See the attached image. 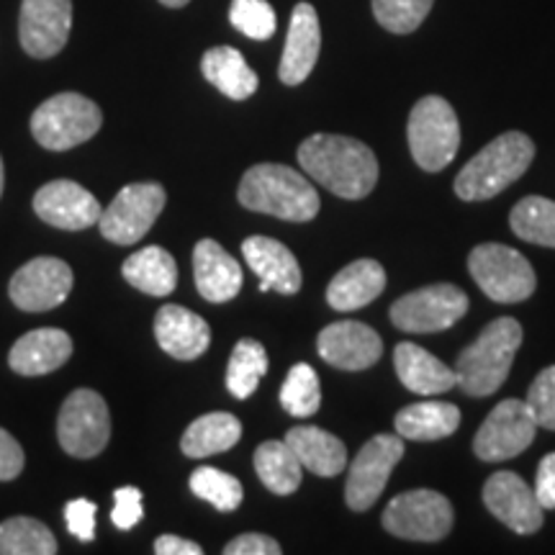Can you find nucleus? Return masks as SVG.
<instances>
[{"instance_id":"28","label":"nucleus","mask_w":555,"mask_h":555,"mask_svg":"<svg viewBox=\"0 0 555 555\" xmlns=\"http://www.w3.org/2000/svg\"><path fill=\"white\" fill-rule=\"evenodd\" d=\"M397 433L412 442L446 440L461 427V409L448 401H422L404 406L393 420Z\"/></svg>"},{"instance_id":"32","label":"nucleus","mask_w":555,"mask_h":555,"mask_svg":"<svg viewBox=\"0 0 555 555\" xmlns=\"http://www.w3.org/2000/svg\"><path fill=\"white\" fill-rule=\"evenodd\" d=\"M268 373V352L258 339H240L234 345L227 365V388L234 399L245 401L258 391L262 376Z\"/></svg>"},{"instance_id":"33","label":"nucleus","mask_w":555,"mask_h":555,"mask_svg":"<svg viewBox=\"0 0 555 555\" xmlns=\"http://www.w3.org/2000/svg\"><path fill=\"white\" fill-rule=\"evenodd\" d=\"M509 227L519 240L540 247H555V201L527 196L512 208Z\"/></svg>"},{"instance_id":"5","label":"nucleus","mask_w":555,"mask_h":555,"mask_svg":"<svg viewBox=\"0 0 555 555\" xmlns=\"http://www.w3.org/2000/svg\"><path fill=\"white\" fill-rule=\"evenodd\" d=\"M103 127L99 103L80 93H57L31 114V134L44 150L67 152L93 139Z\"/></svg>"},{"instance_id":"16","label":"nucleus","mask_w":555,"mask_h":555,"mask_svg":"<svg viewBox=\"0 0 555 555\" xmlns=\"http://www.w3.org/2000/svg\"><path fill=\"white\" fill-rule=\"evenodd\" d=\"M483 504L517 535H532L543 527V506L535 491L515 470H496L483 486Z\"/></svg>"},{"instance_id":"36","label":"nucleus","mask_w":555,"mask_h":555,"mask_svg":"<svg viewBox=\"0 0 555 555\" xmlns=\"http://www.w3.org/2000/svg\"><path fill=\"white\" fill-rule=\"evenodd\" d=\"M191 491L198 499H204V502L217 506L219 512H234L242 504V499H245L240 478L211 466H201L193 470Z\"/></svg>"},{"instance_id":"23","label":"nucleus","mask_w":555,"mask_h":555,"mask_svg":"<svg viewBox=\"0 0 555 555\" xmlns=\"http://www.w3.org/2000/svg\"><path fill=\"white\" fill-rule=\"evenodd\" d=\"M193 278L198 294L211 304L232 301L242 288L240 262L214 240H201L193 249Z\"/></svg>"},{"instance_id":"26","label":"nucleus","mask_w":555,"mask_h":555,"mask_svg":"<svg viewBox=\"0 0 555 555\" xmlns=\"http://www.w3.org/2000/svg\"><path fill=\"white\" fill-rule=\"evenodd\" d=\"M286 442L294 450L304 468L311 474L332 478L339 476L347 468V448L337 435L314 425H301L288 429Z\"/></svg>"},{"instance_id":"37","label":"nucleus","mask_w":555,"mask_h":555,"mask_svg":"<svg viewBox=\"0 0 555 555\" xmlns=\"http://www.w3.org/2000/svg\"><path fill=\"white\" fill-rule=\"evenodd\" d=\"M435 0H373L376 21L391 34H412L422 26Z\"/></svg>"},{"instance_id":"17","label":"nucleus","mask_w":555,"mask_h":555,"mask_svg":"<svg viewBox=\"0 0 555 555\" xmlns=\"http://www.w3.org/2000/svg\"><path fill=\"white\" fill-rule=\"evenodd\" d=\"M34 211L44 224L65 232H80L99 224L103 214L99 198L75 180H52L41 185L34 196Z\"/></svg>"},{"instance_id":"47","label":"nucleus","mask_w":555,"mask_h":555,"mask_svg":"<svg viewBox=\"0 0 555 555\" xmlns=\"http://www.w3.org/2000/svg\"><path fill=\"white\" fill-rule=\"evenodd\" d=\"M3 183H5V176H3V157H0V196H3Z\"/></svg>"},{"instance_id":"35","label":"nucleus","mask_w":555,"mask_h":555,"mask_svg":"<svg viewBox=\"0 0 555 555\" xmlns=\"http://www.w3.org/2000/svg\"><path fill=\"white\" fill-rule=\"evenodd\" d=\"M281 404L296 420H309L322 406V386L309 363H296L281 388Z\"/></svg>"},{"instance_id":"14","label":"nucleus","mask_w":555,"mask_h":555,"mask_svg":"<svg viewBox=\"0 0 555 555\" xmlns=\"http://www.w3.org/2000/svg\"><path fill=\"white\" fill-rule=\"evenodd\" d=\"M73 268L65 260L34 258L11 278L9 294L21 311L39 314V311L57 309L60 304H65L69 291H73Z\"/></svg>"},{"instance_id":"39","label":"nucleus","mask_w":555,"mask_h":555,"mask_svg":"<svg viewBox=\"0 0 555 555\" xmlns=\"http://www.w3.org/2000/svg\"><path fill=\"white\" fill-rule=\"evenodd\" d=\"M525 404L532 412V416H535L538 427L555 429V365L545 367V371L532 380Z\"/></svg>"},{"instance_id":"4","label":"nucleus","mask_w":555,"mask_h":555,"mask_svg":"<svg viewBox=\"0 0 555 555\" xmlns=\"http://www.w3.org/2000/svg\"><path fill=\"white\" fill-rule=\"evenodd\" d=\"M535 159V142L522 131H506L466 163L457 172L455 193L463 201L494 198L525 176Z\"/></svg>"},{"instance_id":"6","label":"nucleus","mask_w":555,"mask_h":555,"mask_svg":"<svg viewBox=\"0 0 555 555\" xmlns=\"http://www.w3.org/2000/svg\"><path fill=\"white\" fill-rule=\"evenodd\" d=\"M406 137L414 163L427 172H440L461 147V124L446 99L425 95L409 114Z\"/></svg>"},{"instance_id":"34","label":"nucleus","mask_w":555,"mask_h":555,"mask_svg":"<svg viewBox=\"0 0 555 555\" xmlns=\"http://www.w3.org/2000/svg\"><path fill=\"white\" fill-rule=\"evenodd\" d=\"M57 540L50 527L34 517H11L0 522V555H54Z\"/></svg>"},{"instance_id":"15","label":"nucleus","mask_w":555,"mask_h":555,"mask_svg":"<svg viewBox=\"0 0 555 555\" xmlns=\"http://www.w3.org/2000/svg\"><path fill=\"white\" fill-rule=\"evenodd\" d=\"M73 29V0H24L18 39L29 57L50 60L65 50Z\"/></svg>"},{"instance_id":"27","label":"nucleus","mask_w":555,"mask_h":555,"mask_svg":"<svg viewBox=\"0 0 555 555\" xmlns=\"http://www.w3.org/2000/svg\"><path fill=\"white\" fill-rule=\"evenodd\" d=\"M201 69H204V78L232 101H247L260 86L258 73L247 65V60L234 47L208 50L201 60Z\"/></svg>"},{"instance_id":"2","label":"nucleus","mask_w":555,"mask_h":555,"mask_svg":"<svg viewBox=\"0 0 555 555\" xmlns=\"http://www.w3.org/2000/svg\"><path fill=\"white\" fill-rule=\"evenodd\" d=\"M240 204L249 211L286 221H311L319 214V193L307 176L286 165L262 163L242 176Z\"/></svg>"},{"instance_id":"7","label":"nucleus","mask_w":555,"mask_h":555,"mask_svg":"<svg viewBox=\"0 0 555 555\" xmlns=\"http://www.w3.org/2000/svg\"><path fill=\"white\" fill-rule=\"evenodd\" d=\"M468 270L491 301L496 304H519L530 298L538 288L535 270L530 260L517 249L486 242L468 255Z\"/></svg>"},{"instance_id":"29","label":"nucleus","mask_w":555,"mask_h":555,"mask_svg":"<svg viewBox=\"0 0 555 555\" xmlns=\"http://www.w3.org/2000/svg\"><path fill=\"white\" fill-rule=\"evenodd\" d=\"M121 273L137 291L147 296H170L178 286V262L168 249L150 245L124 262Z\"/></svg>"},{"instance_id":"8","label":"nucleus","mask_w":555,"mask_h":555,"mask_svg":"<svg viewBox=\"0 0 555 555\" xmlns=\"http://www.w3.org/2000/svg\"><path fill=\"white\" fill-rule=\"evenodd\" d=\"M57 440L73 457L101 455L111 440V414L106 401L93 388H78L65 399L57 420Z\"/></svg>"},{"instance_id":"31","label":"nucleus","mask_w":555,"mask_h":555,"mask_svg":"<svg viewBox=\"0 0 555 555\" xmlns=\"http://www.w3.org/2000/svg\"><path fill=\"white\" fill-rule=\"evenodd\" d=\"M255 470L268 491L288 496L301 486L304 466L286 440H268L255 450Z\"/></svg>"},{"instance_id":"11","label":"nucleus","mask_w":555,"mask_h":555,"mask_svg":"<svg viewBox=\"0 0 555 555\" xmlns=\"http://www.w3.org/2000/svg\"><path fill=\"white\" fill-rule=\"evenodd\" d=\"M404 457V437L376 435L360 448L356 461L350 463L345 486V502L352 512H365L384 494L388 476Z\"/></svg>"},{"instance_id":"42","label":"nucleus","mask_w":555,"mask_h":555,"mask_svg":"<svg viewBox=\"0 0 555 555\" xmlns=\"http://www.w3.org/2000/svg\"><path fill=\"white\" fill-rule=\"evenodd\" d=\"M24 450L11 433L0 427V481H13L24 470Z\"/></svg>"},{"instance_id":"18","label":"nucleus","mask_w":555,"mask_h":555,"mask_svg":"<svg viewBox=\"0 0 555 555\" xmlns=\"http://www.w3.org/2000/svg\"><path fill=\"white\" fill-rule=\"evenodd\" d=\"M317 350L339 371H365L384 356V339L363 322H335L319 332Z\"/></svg>"},{"instance_id":"45","label":"nucleus","mask_w":555,"mask_h":555,"mask_svg":"<svg viewBox=\"0 0 555 555\" xmlns=\"http://www.w3.org/2000/svg\"><path fill=\"white\" fill-rule=\"evenodd\" d=\"M155 553L157 555H201L204 553V547L193 543V540H185L178 535H163L155 540Z\"/></svg>"},{"instance_id":"44","label":"nucleus","mask_w":555,"mask_h":555,"mask_svg":"<svg viewBox=\"0 0 555 555\" xmlns=\"http://www.w3.org/2000/svg\"><path fill=\"white\" fill-rule=\"evenodd\" d=\"M535 496L543 509H555V453L540 461L535 478Z\"/></svg>"},{"instance_id":"13","label":"nucleus","mask_w":555,"mask_h":555,"mask_svg":"<svg viewBox=\"0 0 555 555\" xmlns=\"http://www.w3.org/2000/svg\"><path fill=\"white\" fill-rule=\"evenodd\" d=\"M538 422L522 399H504L486 416L474 437V453L483 463L509 461L535 442Z\"/></svg>"},{"instance_id":"3","label":"nucleus","mask_w":555,"mask_h":555,"mask_svg":"<svg viewBox=\"0 0 555 555\" xmlns=\"http://www.w3.org/2000/svg\"><path fill=\"white\" fill-rule=\"evenodd\" d=\"M522 345V327L517 319L499 317L486 324L481 335L457 356L455 378L468 397H491L504 386L509 367Z\"/></svg>"},{"instance_id":"41","label":"nucleus","mask_w":555,"mask_h":555,"mask_svg":"<svg viewBox=\"0 0 555 555\" xmlns=\"http://www.w3.org/2000/svg\"><path fill=\"white\" fill-rule=\"evenodd\" d=\"M65 522L69 535L90 543L95 538V504L90 499H73L65 506Z\"/></svg>"},{"instance_id":"20","label":"nucleus","mask_w":555,"mask_h":555,"mask_svg":"<svg viewBox=\"0 0 555 555\" xmlns=\"http://www.w3.org/2000/svg\"><path fill=\"white\" fill-rule=\"evenodd\" d=\"M319 50H322V29L319 16L311 3H298L291 13L286 47H283L278 78L286 86H301L317 67Z\"/></svg>"},{"instance_id":"10","label":"nucleus","mask_w":555,"mask_h":555,"mask_svg":"<svg viewBox=\"0 0 555 555\" xmlns=\"http://www.w3.org/2000/svg\"><path fill=\"white\" fill-rule=\"evenodd\" d=\"M384 527L393 538L435 543L453 527V504L440 491L414 489L393 496L384 509Z\"/></svg>"},{"instance_id":"22","label":"nucleus","mask_w":555,"mask_h":555,"mask_svg":"<svg viewBox=\"0 0 555 555\" xmlns=\"http://www.w3.org/2000/svg\"><path fill=\"white\" fill-rule=\"evenodd\" d=\"M69 356H73V339L67 332L41 327L16 339V345L11 347L9 365L18 376L37 378L57 371L67 363Z\"/></svg>"},{"instance_id":"40","label":"nucleus","mask_w":555,"mask_h":555,"mask_svg":"<svg viewBox=\"0 0 555 555\" xmlns=\"http://www.w3.org/2000/svg\"><path fill=\"white\" fill-rule=\"evenodd\" d=\"M114 502L116 504L111 509V522L119 527V530H131L144 517L142 491L137 486H121V489H116Z\"/></svg>"},{"instance_id":"19","label":"nucleus","mask_w":555,"mask_h":555,"mask_svg":"<svg viewBox=\"0 0 555 555\" xmlns=\"http://www.w3.org/2000/svg\"><path fill=\"white\" fill-rule=\"evenodd\" d=\"M242 255H245L249 270L260 278V294L278 291L283 296H294L301 291V266L283 242L255 234L242 242Z\"/></svg>"},{"instance_id":"43","label":"nucleus","mask_w":555,"mask_h":555,"mask_svg":"<svg viewBox=\"0 0 555 555\" xmlns=\"http://www.w3.org/2000/svg\"><path fill=\"white\" fill-rule=\"evenodd\" d=\"M224 555H281V545L273 538L260 535V532H247V535L229 540Z\"/></svg>"},{"instance_id":"9","label":"nucleus","mask_w":555,"mask_h":555,"mask_svg":"<svg viewBox=\"0 0 555 555\" xmlns=\"http://www.w3.org/2000/svg\"><path fill=\"white\" fill-rule=\"evenodd\" d=\"M468 296L453 283H435L412 294L401 296L388 317L393 327L409 335H433L453 327L457 319L466 317Z\"/></svg>"},{"instance_id":"1","label":"nucleus","mask_w":555,"mask_h":555,"mask_svg":"<svg viewBox=\"0 0 555 555\" xmlns=\"http://www.w3.org/2000/svg\"><path fill=\"white\" fill-rule=\"evenodd\" d=\"M298 165L311 180L339 198L360 201L378 183V159L360 139L311 134L298 147Z\"/></svg>"},{"instance_id":"46","label":"nucleus","mask_w":555,"mask_h":555,"mask_svg":"<svg viewBox=\"0 0 555 555\" xmlns=\"http://www.w3.org/2000/svg\"><path fill=\"white\" fill-rule=\"evenodd\" d=\"M163 5H168V9H183V5H189L191 0H159Z\"/></svg>"},{"instance_id":"30","label":"nucleus","mask_w":555,"mask_h":555,"mask_svg":"<svg viewBox=\"0 0 555 555\" xmlns=\"http://www.w3.org/2000/svg\"><path fill=\"white\" fill-rule=\"evenodd\" d=\"M242 437V422L229 412H211L191 422L183 433L180 450L189 457H208L232 450Z\"/></svg>"},{"instance_id":"21","label":"nucleus","mask_w":555,"mask_h":555,"mask_svg":"<svg viewBox=\"0 0 555 555\" xmlns=\"http://www.w3.org/2000/svg\"><path fill=\"white\" fill-rule=\"evenodd\" d=\"M157 345L176 360H198L211 345V327L196 311L165 304L155 317Z\"/></svg>"},{"instance_id":"38","label":"nucleus","mask_w":555,"mask_h":555,"mask_svg":"<svg viewBox=\"0 0 555 555\" xmlns=\"http://www.w3.org/2000/svg\"><path fill=\"white\" fill-rule=\"evenodd\" d=\"M229 21L240 34L255 39L266 41L275 34L278 18L273 5L268 0H232L229 5Z\"/></svg>"},{"instance_id":"25","label":"nucleus","mask_w":555,"mask_h":555,"mask_svg":"<svg viewBox=\"0 0 555 555\" xmlns=\"http://www.w3.org/2000/svg\"><path fill=\"white\" fill-rule=\"evenodd\" d=\"M386 288V270L380 262L363 258L350 262L332 278L327 301L335 311H356L373 304Z\"/></svg>"},{"instance_id":"12","label":"nucleus","mask_w":555,"mask_h":555,"mask_svg":"<svg viewBox=\"0 0 555 555\" xmlns=\"http://www.w3.org/2000/svg\"><path fill=\"white\" fill-rule=\"evenodd\" d=\"M165 189L159 183H131L103 208L101 234L114 245H134L150 232L165 208Z\"/></svg>"},{"instance_id":"24","label":"nucleus","mask_w":555,"mask_h":555,"mask_svg":"<svg viewBox=\"0 0 555 555\" xmlns=\"http://www.w3.org/2000/svg\"><path fill=\"white\" fill-rule=\"evenodd\" d=\"M393 365H397V376L412 393L420 397H435V393H446L457 386L455 371L427 352L425 347L401 343L393 352Z\"/></svg>"}]
</instances>
